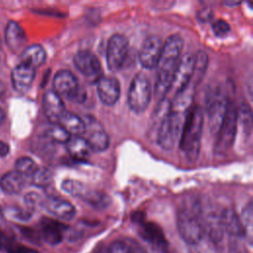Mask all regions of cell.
Returning a JSON list of instances; mask_svg holds the SVG:
<instances>
[{
    "instance_id": "1",
    "label": "cell",
    "mask_w": 253,
    "mask_h": 253,
    "mask_svg": "<svg viewBox=\"0 0 253 253\" xmlns=\"http://www.w3.org/2000/svg\"><path fill=\"white\" fill-rule=\"evenodd\" d=\"M184 41L179 34H173L163 43L161 54L157 62V76L155 82V94L162 97L171 90L176 68L182 57Z\"/></svg>"
},
{
    "instance_id": "2",
    "label": "cell",
    "mask_w": 253,
    "mask_h": 253,
    "mask_svg": "<svg viewBox=\"0 0 253 253\" xmlns=\"http://www.w3.org/2000/svg\"><path fill=\"white\" fill-rule=\"evenodd\" d=\"M204 118V110L197 105L192 106L186 115L179 138V146L189 162H195L199 157Z\"/></svg>"
},
{
    "instance_id": "3",
    "label": "cell",
    "mask_w": 253,
    "mask_h": 253,
    "mask_svg": "<svg viewBox=\"0 0 253 253\" xmlns=\"http://www.w3.org/2000/svg\"><path fill=\"white\" fill-rule=\"evenodd\" d=\"M177 227L180 236L188 244H198L204 237L203 209L196 199H188L177 213Z\"/></svg>"
},
{
    "instance_id": "4",
    "label": "cell",
    "mask_w": 253,
    "mask_h": 253,
    "mask_svg": "<svg viewBox=\"0 0 253 253\" xmlns=\"http://www.w3.org/2000/svg\"><path fill=\"white\" fill-rule=\"evenodd\" d=\"M186 115L169 110L161 120L157 129V144L162 149L171 150L179 140Z\"/></svg>"
},
{
    "instance_id": "5",
    "label": "cell",
    "mask_w": 253,
    "mask_h": 253,
    "mask_svg": "<svg viewBox=\"0 0 253 253\" xmlns=\"http://www.w3.org/2000/svg\"><path fill=\"white\" fill-rule=\"evenodd\" d=\"M237 107L229 101L226 114L216 134L214 152L218 155L225 154L233 145L237 133Z\"/></svg>"
},
{
    "instance_id": "6",
    "label": "cell",
    "mask_w": 253,
    "mask_h": 253,
    "mask_svg": "<svg viewBox=\"0 0 253 253\" xmlns=\"http://www.w3.org/2000/svg\"><path fill=\"white\" fill-rule=\"evenodd\" d=\"M151 99V85L149 78L142 72L136 73L127 92V105L135 114L143 113Z\"/></svg>"
},
{
    "instance_id": "7",
    "label": "cell",
    "mask_w": 253,
    "mask_h": 253,
    "mask_svg": "<svg viewBox=\"0 0 253 253\" xmlns=\"http://www.w3.org/2000/svg\"><path fill=\"white\" fill-rule=\"evenodd\" d=\"M53 91L69 101L81 103L85 99V92L80 87L76 76L68 70H59L52 80Z\"/></svg>"
},
{
    "instance_id": "8",
    "label": "cell",
    "mask_w": 253,
    "mask_h": 253,
    "mask_svg": "<svg viewBox=\"0 0 253 253\" xmlns=\"http://www.w3.org/2000/svg\"><path fill=\"white\" fill-rule=\"evenodd\" d=\"M229 100L219 91L208 96L206 100V112L208 115L209 128L211 134L216 135L226 114Z\"/></svg>"
},
{
    "instance_id": "9",
    "label": "cell",
    "mask_w": 253,
    "mask_h": 253,
    "mask_svg": "<svg viewBox=\"0 0 253 253\" xmlns=\"http://www.w3.org/2000/svg\"><path fill=\"white\" fill-rule=\"evenodd\" d=\"M128 40L122 34H114L108 41L106 59L108 68L112 71L121 70L128 53Z\"/></svg>"
},
{
    "instance_id": "10",
    "label": "cell",
    "mask_w": 253,
    "mask_h": 253,
    "mask_svg": "<svg viewBox=\"0 0 253 253\" xmlns=\"http://www.w3.org/2000/svg\"><path fill=\"white\" fill-rule=\"evenodd\" d=\"M84 123L85 131L83 134L86 135L83 137L86 139L90 150L94 152L105 151L109 147L110 138L102 125L91 116H87Z\"/></svg>"
},
{
    "instance_id": "11",
    "label": "cell",
    "mask_w": 253,
    "mask_h": 253,
    "mask_svg": "<svg viewBox=\"0 0 253 253\" xmlns=\"http://www.w3.org/2000/svg\"><path fill=\"white\" fill-rule=\"evenodd\" d=\"M162 46L163 42L156 35L148 36L143 41L138 53V60L143 68L151 69L157 65Z\"/></svg>"
},
{
    "instance_id": "12",
    "label": "cell",
    "mask_w": 253,
    "mask_h": 253,
    "mask_svg": "<svg viewBox=\"0 0 253 253\" xmlns=\"http://www.w3.org/2000/svg\"><path fill=\"white\" fill-rule=\"evenodd\" d=\"M73 63L85 77H96L97 80L102 77L100 60L95 53L88 49H79L73 56Z\"/></svg>"
},
{
    "instance_id": "13",
    "label": "cell",
    "mask_w": 253,
    "mask_h": 253,
    "mask_svg": "<svg viewBox=\"0 0 253 253\" xmlns=\"http://www.w3.org/2000/svg\"><path fill=\"white\" fill-rule=\"evenodd\" d=\"M195 68V54L191 52L185 53L176 68L173 78L171 90L174 89L175 94L183 90L191 81Z\"/></svg>"
},
{
    "instance_id": "14",
    "label": "cell",
    "mask_w": 253,
    "mask_h": 253,
    "mask_svg": "<svg viewBox=\"0 0 253 253\" xmlns=\"http://www.w3.org/2000/svg\"><path fill=\"white\" fill-rule=\"evenodd\" d=\"M42 110L46 119L51 125H57L66 112L62 98L53 90L46 91L42 96Z\"/></svg>"
},
{
    "instance_id": "15",
    "label": "cell",
    "mask_w": 253,
    "mask_h": 253,
    "mask_svg": "<svg viewBox=\"0 0 253 253\" xmlns=\"http://www.w3.org/2000/svg\"><path fill=\"white\" fill-rule=\"evenodd\" d=\"M97 93L100 101L104 105L114 106L120 98V83L115 77L102 76L97 80Z\"/></svg>"
},
{
    "instance_id": "16",
    "label": "cell",
    "mask_w": 253,
    "mask_h": 253,
    "mask_svg": "<svg viewBox=\"0 0 253 253\" xmlns=\"http://www.w3.org/2000/svg\"><path fill=\"white\" fill-rule=\"evenodd\" d=\"M36 77V69L32 66L20 62L11 72L12 86L18 93H26L32 86Z\"/></svg>"
},
{
    "instance_id": "17",
    "label": "cell",
    "mask_w": 253,
    "mask_h": 253,
    "mask_svg": "<svg viewBox=\"0 0 253 253\" xmlns=\"http://www.w3.org/2000/svg\"><path fill=\"white\" fill-rule=\"evenodd\" d=\"M42 207L53 216L63 220H71L76 214V210L71 203L57 197H48L42 201Z\"/></svg>"
},
{
    "instance_id": "18",
    "label": "cell",
    "mask_w": 253,
    "mask_h": 253,
    "mask_svg": "<svg viewBox=\"0 0 253 253\" xmlns=\"http://www.w3.org/2000/svg\"><path fill=\"white\" fill-rule=\"evenodd\" d=\"M5 42L14 52L22 51L26 47V33L16 21H9L7 23L5 28Z\"/></svg>"
},
{
    "instance_id": "19",
    "label": "cell",
    "mask_w": 253,
    "mask_h": 253,
    "mask_svg": "<svg viewBox=\"0 0 253 253\" xmlns=\"http://www.w3.org/2000/svg\"><path fill=\"white\" fill-rule=\"evenodd\" d=\"M65 226L51 218L43 217L40 222V236L50 245H56L63 238V229Z\"/></svg>"
},
{
    "instance_id": "20",
    "label": "cell",
    "mask_w": 253,
    "mask_h": 253,
    "mask_svg": "<svg viewBox=\"0 0 253 253\" xmlns=\"http://www.w3.org/2000/svg\"><path fill=\"white\" fill-rule=\"evenodd\" d=\"M220 218L224 231L233 238L245 237L244 228L240 217L231 208H226L220 211Z\"/></svg>"
},
{
    "instance_id": "21",
    "label": "cell",
    "mask_w": 253,
    "mask_h": 253,
    "mask_svg": "<svg viewBox=\"0 0 253 253\" xmlns=\"http://www.w3.org/2000/svg\"><path fill=\"white\" fill-rule=\"evenodd\" d=\"M205 232L207 231L212 242L218 243L222 240L224 229L222 226L220 211H210L207 212L206 217H203Z\"/></svg>"
},
{
    "instance_id": "22",
    "label": "cell",
    "mask_w": 253,
    "mask_h": 253,
    "mask_svg": "<svg viewBox=\"0 0 253 253\" xmlns=\"http://www.w3.org/2000/svg\"><path fill=\"white\" fill-rule=\"evenodd\" d=\"M46 59V52L41 44H31L26 46L21 51L20 62L26 63L33 68H38L42 66Z\"/></svg>"
},
{
    "instance_id": "23",
    "label": "cell",
    "mask_w": 253,
    "mask_h": 253,
    "mask_svg": "<svg viewBox=\"0 0 253 253\" xmlns=\"http://www.w3.org/2000/svg\"><path fill=\"white\" fill-rule=\"evenodd\" d=\"M26 185V178L17 171H9L0 179L1 190L8 195L19 194Z\"/></svg>"
},
{
    "instance_id": "24",
    "label": "cell",
    "mask_w": 253,
    "mask_h": 253,
    "mask_svg": "<svg viewBox=\"0 0 253 253\" xmlns=\"http://www.w3.org/2000/svg\"><path fill=\"white\" fill-rule=\"evenodd\" d=\"M134 220L140 224L141 227V235L147 239L149 242L155 244V245H165L166 239L163 234V231L161 228L154 222H144L141 217L136 218L134 217Z\"/></svg>"
},
{
    "instance_id": "25",
    "label": "cell",
    "mask_w": 253,
    "mask_h": 253,
    "mask_svg": "<svg viewBox=\"0 0 253 253\" xmlns=\"http://www.w3.org/2000/svg\"><path fill=\"white\" fill-rule=\"evenodd\" d=\"M57 125L63 127L70 135H82L85 131L84 119L68 111L63 114Z\"/></svg>"
},
{
    "instance_id": "26",
    "label": "cell",
    "mask_w": 253,
    "mask_h": 253,
    "mask_svg": "<svg viewBox=\"0 0 253 253\" xmlns=\"http://www.w3.org/2000/svg\"><path fill=\"white\" fill-rule=\"evenodd\" d=\"M65 147L68 154L76 159L85 158L91 151L86 139L82 135H71L65 142Z\"/></svg>"
},
{
    "instance_id": "27",
    "label": "cell",
    "mask_w": 253,
    "mask_h": 253,
    "mask_svg": "<svg viewBox=\"0 0 253 253\" xmlns=\"http://www.w3.org/2000/svg\"><path fill=\"white\" fill-rule=\"evenodd\" d=\"M80 199L96 209H104L108 207L111 203V199L106 193L98 190H91L88 188Z\"/></svg>"
},
{
    "instance_id": "28",
    "label": "cell",
    "mask_w": 253,
    "mask_h": 253,
    "mask_svg": "<svg viewBox=\"0 0 253 253\" xmlns=\"http://www.w3.org/2000/svg\"><path fill=\"white\" fill-rule=\"evenodd\" d=\"M237 125L241 126L244 135L250 136L252 131V111L247 103H242L237 109Z\"/></svg>"
},
{
    "instance_id": "29",
    "label": "cell",
    "mask_w": 253,
    "mask_h": 253,
    "mask_svg": "<svg viewBox=\"0 0 253 253\" xmlns=\"http://www.w3.org/2000/svg\"><path fill=\"white\" fill-rule=\"evenodd\" d=\"M38 168L39 166L37 165V163L32 158L27 156L18 158L15 163V171L20 173L25 178H31Z\"/></svg>"
},
{
    "instance_id": "30",
    "label": "cell",
    "mask_w": 253,
    "mask_h": 253,
    "mask_svg": "<svg viewBox=\"0 0 253 253\" xmlns=\"http://www.w3.org/2000/svg\"><path fill=\"white\" fill-rule=\"evenodd\" d=\"M45 136L53 142L65 144V142L69 139L71 135L59 125H51L49 127L46 128Z\"/></svg>"
},
{
    "instance_id": "31",
    "label": "cell",
    "mask_w": 253,
    "mask_h": 253,
    "mask_svg": "<svg viewBox=\"0 0 253 253\" xmlns=\"http://www.w3.org/2000/svg\"><path fill=\"white\" fill-rule=\"evenodd\" d=\"M61 188L64 192L76 198H81L87 189V187L82 182L70 179L64 180L61 183Z\"/></svg>"
},
{
    "instance_id": "32",
    "label": "cell",
    "mask_w": 253,
    "mask_h": 253,
    "mask_svg": "<svg viewBox=\"0 0 253 253\" xmlns=\"http://www.w3.org/2000/svg\"><path fill=\"white\" fill-rule=\"evenodd\" d=\"M32 183L40 188L48 186L52 180V173L46 168H38L31 177Z\"/></svg>"
},
{
    "instance_id": "33",
    "label": "cell",
    "mask_w": 253,
    "mask_h": 253,
    "mask_svg": "<svg viewBox=\"0 0 253 253\" xmlns=\"http://www.w3.org/2000/svg\"><path fill=\"white\" fill-rule=\"evenodd\" d=\"M241 222L244 228V232H245V237L248 234L249 236V240H251V230H252V206L251 203H249L246 208L244 209L243 212H242V218Z\"/></svg>"
},
{
    "instance_id": "34",
    "label": "cell",
    "mask_w": 253,
    "mask_h": 253,
    "mask_svg": "<svg viewBox=\"0 0 253 253\" xmlns=\"http://www.w3.org/2000/svg\"><path fill=\"white\" fill-rule=\"evenodd\" d=\"M211 28H212L214 35L217 37H223V36L227 35L230 31V27H229L228 23L222 19H218V20L214 21Z\"/></svg>"
},
{
    "instance_id": "35",
    "label": "cell",
    "mask_w": 253,
    "mask_h": 253,
    "mask_svg": "<svg viewBox=\"0 0 253 253\" xmlns=\"http://www.w3.org/2000/svg\"><path fill=\"white\" fill-rule=\"evenodd\" d=\"M5 248L9 253H39L37 250L8 240Z\"/></svg>"
},
{
    "instance_id": "36",
    "label": "cell",
    "mask_w": 253,
    "mask_h": 253,
    "mask_svg": "<svg viewBox=\"0 0 253 253\" xmlns=\"http://www.w3.org/2000/svg\"><path fill=\"white\" fill-rule=\"evenodd\" d=\"M8 213L14 218H17L20 220H27L32 215V211H30L29 210H23L20 208H10L8 210Z\"/></svg>"
},
{
    "instance_id": "37",
    "label": "cell",
    "mask_w": 253,
    "mask_h": 253,
    "mask_svg": "<svg viewBox=\"0 0 253 253\" xmlns=\"http://www.w3.org/2000/svg\"><path fill=\"white\" fill-rule=\"evenodd\" d=\"M241 239L242 238L231 237L230 243L228 245V253H249L242 244Z\"/></svg>"
},
{
    "instance_id": "38",
    "label": "cell",
    "mask_w": 253,
    "mask_h": 253,
    "mask_svg": "<svg viewBox=\"0 0 253 253\" xmlns=\"http://www.w3.org/2000/svg\"><path fill=\"white\" fill-rule=\"evenodd\" d=\"M199 20L205 22V21H208L211 18V10L210 8H205L203 10H201L199 13H198V16Z\"/></svg>"
},
{
    "instance_id": "39",
    "label": "cell",
    "mask_w": 253,
    "mask_h": 253,
    "mask_svg": "<svg viewBox=\"0 0 253 253\" xmlns=\"http://www.w3.org/2000/svg\"><path fill=\"white\" fill-rule=\"evenodd\" d=\"M10 151L9 144L5 141L0 140V157H5Z\"/></svg>"
},
{
    "instance_id": "40",
    "label": "cell",
    "mask_w": 253,
    "mask_h": 253,
    "mask_svg": "<svg viewBox=\"0 0 253 253\" xmlns=\"http://www.w3.org/2000/svg\"><path fill=\"white\" fill-rule=\"evenodd\" d=\"M7 242H8V240L5 239L3 233L0 231V249L4 248L6 246V244H7Z\"/></svg>"
},
{
    "instance_id": "41",
    "label": "cell",
    "mask_w": 253,
    "mask_h": 253,
    "mask_svg": "<svg viewBox=\"0 0 253 253\" xmlns=\"http://www.w3.org/2000/svg\"><path fill=\"white\" fill-rule=\"evenodd\" d=\"M223 4L226 5V6L231 7V6H237V5H239L240 2H237V1H224Z\"/></svg>"
},
{
    "instance_id": "42",
    "label": "cell",
    "mask_w": 253,
    "mask_h": 253,
    "mask_svg": "<svg viewBox=\"0 0 253 253\" xmlns=\"http://www.w3.org/2000/svg\"><path fill=\"white\" fill-rule=\"evenodd\" d=\"M130 253H145V252L136 244Z\"/></svg>"
},
{
    "instance_id": "43",
    "label": "cell",
    "mask_w": 253,
    "mask_h": 253,
    "mask_svg": "<svg viewBox=\"0 0 253 253\" xmlns=\"http://www.w3.org/2000/svg\"><path fill=\"white\" fill-rule=\"evenodd\" d=\"M4 120H5V112H4V110L0 107V126L2 125V123L4 122Z\"/></svg>"
},
{
    "instance_id": "44",
    "label": "cell",
    "mask_w": 253,
    "mask_h": 253,
    "mask_svg": "<svg viewBox=\"0 0 253 253\" xmlns=\"http://www.w3.org/2000/svg\"><path fill=\"white\" fill-rule=\"evenodd\" d=\"M4 221H5V218H4V212H3L2 209L0 208V224L4 223Z\"/></svg>"
},
{
    "instance_id": "45",
    "label": "cell",
    "mask_w": 253,
    "mask_h": 253,
    "mask_svg": "<svg viewBox=\"0 0 253 253\" xmlns=\"http://www.w3.org/2000/svg\"><path fill=\"white\" fill-rule=\"evenodd\" d=\"M4 91H5V86H4L3 82H2V81H0V97L3 95Z\"/></svg>"
},
{
    "instance_id": "46",
    "label": "cell",
    "mask_w": 253,
    "mask_h": 253,
    "mask_svg": "<svg viewBox=\"0 0 253 253\" xmlns=\"http://www.w3.org/2000/svg\"><path fill=\"white\" fill-rule=\"evenodd\" d=\"M96 253H108V251L107 250H99Z\"/></svg>"
},
{
    "instance_id": "47",
    "label": "cell",
    "mask_w": 253,
    "mask_h": 253,
    "mask_svg": "<svg viewBox=\"0 0 253 253\" xmlns=\"http://www.w3.org/2000/svg\"><path fill=\"white\" fill-rule=\"evenodd\" d=\"M0 42H1V39H0Z\"/></svg>"
}]
</instances>
